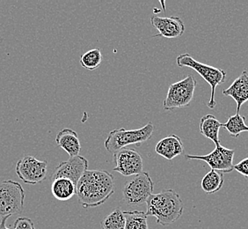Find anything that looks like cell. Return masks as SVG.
<instances>
[{
  "mask_svg": "<svg viewBox=\"0 0 248 229\" xmlns=\"http://www.w3.org/2000/svg\"><path fill=\"white\" fill-rule=\"evenodd\" d=\"M100 225L102 229H125L126 219L124 211L120 208H115L101 221Z\"/></svg>",
  "mask_w": 248,
  "mask_h": 229,
  "instance_id": "cell-22",
  "label": "cell"
},
{
  "mask_svg": "<svg viewBox=\"0 0 248 229\" xmlns=\"http://www.w3.org/2000/svg\"><path fill=\"white\" fill-rule=\"evenodd\" d=\"M88 170V162L86 158L78 155L70 158L66 162H62L53 171L50 179L51 181L59 178L69 179L77 186L85 172Z\"/></svg>",
  "mask_w": 248,
  "mask_h": 229,
  "instance_id": "cell-11",
  "label": "cell"
},
{
  "mask_svg": "<svg viewBox=\"0 0 248 229\" xmlns=\"http://www.w3.org/2000/svg\"><path fill=\"white\" fill-rule=\"evenodd\" d=\"M114 193V177L105 170L88 169L77 184L78 200L86 209L103 205Z\"/></svg>",
  "mask_w": 248,
  "mask_h": 229,
  "instance_id": "cell-1",
  "label": "cell"
},
{
  "mask_svg": "<svg viewBox=\"0 0 248 229\" xmlns=\"http://www.w3.org/2000/svg\"><path fill=\"white\" fill-rule=\"evenodd\" d=\"M155 152L168 161H172V159L184 153V146L181 138L172 134L157 142Z\"/></svg>",
  "mask_w": 248,
  "mask_h": 229,
  "instance_id": "cell-14",
  "label": "cell"
},
{
  "mask_svg": "<svg viewBox=\"0 0 248 229\" xmlns=\"http://www.w3.org/2000/svg\"><path fill=\"white\" fill-rule=\"evenodd\" d=\"M200 132L207 139H210L215 144L216 147L219 146V131L222 124L213 114H206L201 118Z\"/></svg>",
  "mask_w": 248,
  "mask_h": 229,
  "instance_id": "cell-16",
  "label": "cell"
},
{
  "mask_svg": "<svg viewBox=\"0 0 248 229\" xmlns=\"http://www.w3.org/2000/svg\"><path fill=\"white\" fill-rule=\"evenodd\" d=\"M223 95L230 96L237 103V113H239L241 106L248 101V73L244 70L240 76L234 81L232 85L223 91Z\"/></svg>",
  "mask_w": 248,
  "mask_h": 229,
  "instance_id": "cell-13",
  "label": "cell"
},
{
  "mask_svg": "<svg viewBox=\"0 0 248 229\" xmlns=\"http://www.w3.org/2000/svg\"><path fill=\"white\" fill-rule=\"evenodd\" d=\"M235 151L224 147L222 145L217 146L215 149L206 155L186 154V160H198L205 162L211 169L221 173H231L234 170L233 159Z\"/></svg>",
  "mask_w": 248,
  "mask_h": 229,
  "instance_id": "cell-9",
  "label": "cell"
},
{
  "mask_svg": "<svg viewBox=\"0 0 248 229\" xmlns=\"http://www.w3.org/2000/svg\"><path fill=\"white\" fill-rule=\"evenodd\" d=\"M145 214L156 218L157 224L169 226L182 217L184 204L180 195L172 189L153 194L146 201Z\"/></svg>",
  "mask_w": 248,
  "mask_h": 229,
  "instance_id": "cell-2",
  "label": "cell"
},
{
  "mask_svg": "<svg viewBox=\"0 0 248 229\" xmlns=\"http://www.w3.org/2000/svg\"><path fill=\"white\" fill-rule=\"evenodd\" d=\"M154 183L149 173L143 172L127 181L124 190V202L127 205H142L153 195Z\"/></svg>",
  "mask_w": 248,
  "mask_h": 229,
  "instance_id": "cell-7",
  "label": "cell"
},
{
  "mask_svg": "<svg viewBox=\"0 0 248 229\" xmlns=\"http://www.w3.org/2000/svg\"><path fill=\"white\" fill-rule=\"evenodd\" d=\"M125 229H149L147 216L143 211H124Z\"/></svg>",
  "mask_w": 248,
  "mask_h": 229,
  "instance_id": "cell-19",
  "label": "cell"
},
{
  "mask_svg": "<svg viewBox=\"0 0 248 229\" xmlns=\"http://www.w3.org/2000/svg\"><path fill=\"white\" fill-rule=\"evenodd\" d=\"M115 167L114 171L124 177L138 176L143 173V158L133 148H124L114 154Z\"/></svg>",
  "mask_w": 248,
  "mask_h": 229,
  "instance_id": "cell-10",
  "label": "cell"
},
{
  "mask_svg": "<svg viewBox=\"0 0 248 229\" xmlns=\"http://www.w3.org/2000/svg\"><path fill=\"white\" fill-rule=\"evenodd\" d=\"M153 131L154 125L151 122L140 129L126 130L120 128L114 130L110 131L105 140L104 145L106 150L115 154L129 145L140 147L142 144L152 138Z\"/></svg>",
  "mask_w": 248,
  "mask_h": 229,
  "instance_id": "cell-3",
  "label": "cell"
},
{
  "mask_svg": "<svg viewBox=\"0 0 248 229\" xmlns=\"http://www.w3.org/2000/svg\"><path fill=\"white\" fill-rule=\"evenodd\" d=\"M222 127L228 131L230 135L234 138H238L240 133L248 131V126L246 124V117L236 113V114L230 116L227 122L222 124Z\"/></svg>",
  "mask_w": 248,
  "mask_h": 229,
  "instance_id": "cell-20",
  "label": "cell"
},
{
  "mask_svg": "<svg viewBox=\"0 0 248 229\" xmlns=\"http://www.w3.org/2000/svg\"><path fill=\"white\" fill-rule=\"evenodd\" d=\"M176 64L179 67H188L194 69L208 82L211 88V95L207 105L210 110H213L216 106V88L217 86L224 83L226 80V72L219 68L198 62L187 53L182 54L177 57Z\"/></svg>",
  "mask_w": 248,
  "mask_h": 229,
  "instance_id": "cell-4",
  "label": "cell"
},
{
  "mask_svg": "<svg viewBox=\"0 0 248 229\" xmlns=\"http://www.w3.org/2000/svg\"><path fill=\"white\" fill-rule=\"evenodd\" d=\"M234 170L248 179V157L245 158L240 163L234 165Z\"/></svg>",
  "mask_w": 248,
  "mask_h": 229,
  "instance_id": "cell-24",
  "label": "cell"
},
{
  "mask_svg": "<svg viewBox=\"0 0 248 229\" xmlns=\"http://www.w3.org/2000/svg\"><path fill=\"white\" fill-rule=\"evenodd\" d=\"M48 162L39 161L32 155H25L16 164L15 171L21 181L27 184H37L47 177Z\"/></svg>",
  "mask_w": 248,
  "mask_h": 229,
  "instance_id": "cell-8",
  "label": "cell"
},
{
  "mask_svg": "<svg viewBox=\"0 0 248 229\" xmlns=\"http://www.w3.org/2000/svg\"><path fill=\"white\" fill-rule=\"evenodd\" d=\"M15 229H34V225L31 219L19 217L15 222Z\"/></svg>",
  "mask_w": 248,
  "mask_h": 229,
  "instance_id": "cell-23",
  "label": "cell"
},
{
  "mask_svg": "<svg viewBox=\"0 0 248 229\" xmlns=\"http://www.w3.org/2000/svg\"><path fill=\"white\" fill-rule=\"evenodd\" d=\"M196 86L197 82L192 75H188L182 81L170 85L166 99L163 102V109L167 111H172L187 107L194 98Z\"/></svg>",
  "mask_w": 248,
  "mask_h": 229,
  "instance_id": "cell-6",
  "label": "cell"
},
{
  "mask_svg": "<svg viewBox=\"0 0 248 229\" xmlns=\"http://www.w3.org/2000/svg\"><path fill=\"white\" fill-rule=\"evenodd\" d=\"M151 24L158 31L160 36L165 38H177L185 32V25L179 17H159L153 15Z\"/></svg>",
  "mask_w": 248,
  "mask_h": 229,
  "instance_id": "cell-12",
  "label": "cell"
},
{
  "mask_svg": "<svg viewBox=\"0 0 248 229\" xmlns=\"http://www.w3.org/2000/svg\"><path fill=\"white\" fill-rule=\"evenodd\" d=\"M8 218H2L0 221V229H11L6 227V220Z\"/></svg>",
  "mask_w": 248,
  "mask_h": 229,
  "instance_id": "cell-25",
  "label": "cell"
},
{
  "mask_svg": "<svg viewBox=\"0 0 248 229\" xmlns=\"http://www.w3.org/2000/svg\"><path fill=\"white\" fill-rule=\"evenodd\" d=\"M25 191L18 181L0 182V218L20 214L24 209Z\"/></svg>",
  "mask_w": 248,
  "mask_h": 229,
  "instance_id": "cell-5",
  "label": "cell"
},
{
  "mask_svg": "<svg viewBox=\"0 0 248 229\" xmlns=\"http://www.w3.org/2000/svg\"><path fill=\"white\" fill-rule=\"evenodd\" d=\"M51 192L56 199L67 201L77 195V186L69 179L59 178L52 181Z\"/></svg>",
  "mask_w": 248,
  "mask_h": 229,
  "instance_id": "cell-17",
  "label": "cell"
},
{
  "mask_svg": "<svg viewBox=\"0 0 248 229\" xmlns=\"http://www.w3.org/2000/svg\"><path fill=\"white\" fill-rule=\"evenodd\" d=\"M224 185V174L211 169L208 172L201 181L202 191L207 194H214L219 191Z\"/></svg>",
  "mask_w": 248,
  "mask_h": 229,
  "instance_id": "cell-18",
  "label": "cell"
},
{
  "mask_svg": "<svg viewBox=\"0 0 248 229\" xmlns=\"http://www.w3.org/2000/svg\"><path fill=\"white\" fill-rule=\"evenodd\" d=\"M102 59L103 57L100 49H93L81 55L79 63L81 66L86 70L94 71L100 66Z\"/></svg>",
  "mask_w": 248,
  "mask_h": 229,
  "instance_id": "cell-21",
  "label": "cell"
},
{
  "mask_svg": "<svg viewBox=\"0 0 248 229\" xmlns=\"http://www.w3.org/2000/svg\"><path fill=\"white\" fill-rule=\"evenodd\" d=\"M56 143L70 155V158L79 155L81 151L78 135L75 131L69 128H64L58 132L56 137Z\"/></svg>",
  "mask_w": 248,
  "mask_h": 229,
  "instance_id": "cell-15",
  "label": "cell"
}]
</instances>
